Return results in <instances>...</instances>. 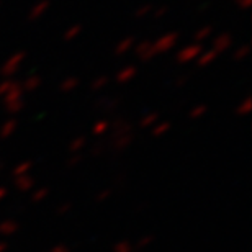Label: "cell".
I'll use <instances>...</instances> for the list:
<instances>
[{"instance_id":"cell-23","label":"cell","mask_w":252,"mask_h":252,"mask_svg":"<svg viewBox=\"0 0 252 252\" xmlns=\"http://www.w3.org/2000/svg\"><path fill=\"white\" fill-rule=\"evenodd\" d=\"M149 12H151V7H149V5H148V7H143V8H139L138 12H136L134 15H136V17H138V18H143L144 15H148Z\"/></svg>"},{"instance_id":"cell-27","label":"cell","mask_w":252,"mask_h":252,"mask_svg":"<svg viewBox=\"0 0 252 252\" xmlns=\"http://www.w3.org/2000/svg\"><path fill=\"white\" fill-rule=\"evenodd\" d=\"M129 251H131L129 244H126V243L118 244V246H117V252H129Z\"/></svg>"},{"instance_id":"cell-7","label":"cell","mask_w":252,"mask_h":252,"mask_svg":"<svg viewBox=\"0 0 252 252\" xmlns=\"http://www.w3.org/2000/svg\"><path fill=\"white\" fill-rule=\"evenodd\" d=\"M134 75H136V69L129 65V67H125L123 70H120V72H118V80H120V82H128V80L133 79Z\"/></svg>"},{"instance_id":"cell-3","label":"cell","mask_w":252,"mask_h":252,"mask_svg":"<svg viewBox=\"0 0 252 252\" xmlns=\"http://www.w3.org/2000/svg\"><path fill=\"white\" fill-rule=\"evenodd\" d=\"M175 41H177V34H167V36L160 38L159 41L154 44L156 53H165V51H169V49L175 44Z\"/></svg>"},{"instance_id":"cell-25","label":"cell","mask_w":252,"mask_h":252,"mask_svg":"<svg viewBox=\"0 0 252 252\" xmlns=\"http://www.w3.org/2000/svg\"><path fill=\"white\" fill-rule=\"evenodd\" d=\"M249 53V48L248 46H243L241 49H238V53H236V59H241V58H244L246 54Z\"/></svg>"},{"instance_id":"cell-21","label":"cell","mask_w":252,"mask_h":252,"mask_svg":"<svg viewBox=\"0 0 252 252\" xmlns=\"http://www.w3.org/2000/svg\"><path fill=\"white\" fill-rule=\"evenodd\" d=\"M84 143H85V139H84V138H79V139H75V141H74V144L70 146V153H75V151H77L79 148H82V146H84Z\"/></svg>"},{"instance_id":"cell-17","label":"cell","mask_w":252,"mask_h":252,"mask_svg":"<svg viewBox=\"0 0 252 252\" xmlns=\"http://www.w3.org/2000/svg\"><path fill=\"white\" fill-rule=\"evenodd\" d=\"M32 167V164L30 162H23V164H20L17 169H15V175H20V174H25V172H28V169Z\"/></svg>"},{"instance_id":"cell-26","label":"cell","mask_w":252,"mask_h":252,"mask_svg":"<svg viewBox=\"0 0 252 252\" xmlns=\"http://www.w3.org/2000/svg\"><path fill=\"white\" fill-rule=\"evenodd\" d=\"M46 193H48L46 190H39V191H36V193H34V196H33V201H39V200H43L44 196H46Z\"/></svg>"},{"instance_id":"cell-18","label":"cell","mask_w":252,"mask_h":252,"mask_svg":"<svg viewBox=\"0 0 252 252\" xmlns=\"http://www.w3.org/2000/svg\"><path fill=\"white\" fill-rule=\"evenodd\" d=\"M79 33H80V27H79V25H75L72 30H69V32L65 33V39H74Z\"/></svg>"},{"instance_id":"cell-1","label":"cell","mask_w":252,"mask_h":252,"mask_svg":"<svg viewBox=\"0 0 252 252\" xmlns=\"http://www.w3.org/2000/svg\"><path fill=\"white\" fill-rule=\"evenodd\" d=\"M23 58H25V53L13 54V56L8 59V63L3 65L2 74H3V75H7V77H10V75H12V74L15 72V70H17V69L20 67V64H22Z\"/></svg>"},{"instance_id":"cell-29","label":"cell","mask_w":252,"mask_h":252,"mask_svg":"<svg viewBox=\"0 0 252 252\" xmlns=\"http://www.w3.org/2000/svg\"><path fill=\"white\" fill-rule=\"evenodd\" d=\"M248 112H249V100H246V102H244V107H243V110H239L238 113H243V115H246V113H248Z\"/></svg>"},{"instance_id":"cell-20","label":"cell","mask_w":252,"mask_h":252,"mask_svg":"<svg viewBox=\"0 0 252 252\" xmlns=\"http://www.w3.org/2000/svg\"><path fill=\"white\" fill-rule=\"evenodd\" d=\"M156 120H158V115H149V117H144V118H143V122H141V125H143L144 128H146V126H151V125H153V123L156 122Z\"/></svg>"},{"instance_id":"cell-24","label":"cell","mask_w":252,"mask_h":252,"mask_svg":"<svg viewBox=\"0 0 252 252\" xmlns=\"http://www.w3.org/2000/svg\"><path fill=\"white\" fill-rule=\"evenodd\" d=\"M105 84H107V77H100L98 80H95V82L92 84V87L94 89H102Z\"/></svg>"},{"instance_id":"cell-9","label":"cell","mask_w":252,"mask_h":252,"mask_svg":"<svg viewBox=\"0 0 252 252\" xmlns=\"http://www.w3.org/2000/svg\"><path fill=\"white\" fill-rule=\"evenodd\" d=\"M18 226L13 223V221H5V223L0 224V234H12L17 231Z\"/></svg>"},{"instance_id":"cell-8","label":"cell","mask_w":252,"mask_h":252,"mask_svg":"<svg viewBox=\"0 0 252 252\" xmlns=\"http://www.w3.org/2000/svg\"><path fill=\"white\" fill-rule=\"evenodd\" d=\"M39 84H41V79L36 77V75H33V77L27 79V82H25V90L33 92V90H36L39 87Z\"/></svg>"},{"instance_id":"cell-5","label":"cell","mask_w":252,"mask_h":252,"mask_svg":"<svg viewBox=\"0 0 252 252\" xmlns=\"http://www.w3.org/2000/svg\"><path fill=\"white\" fill-rule=\"evenodd\" d=\"M48 7H49V2H48V0H43V2H39L38 5H34L33 10L30 12V20H38L44 12H46Z\"/></svg>"},{"instance_id":"cell-31","label":"cell","mask_w":252,"mask_h":252,"mask_svg":"<svg viewBox=\"0 0 252 252\" xmlns=\"http://www.w3.org/2000/svg\"><path fill=\"white\" fill-rule=\"evenodd\" d=\"M5 196V189H0V200H2Z\"/></svg>"},{"instance_id":"cell-14","label":"cell","mask_w":252,"mask_h":252,"mask_svg":"<svg viewBox=\"0 0 252 252\" xmlns=\"http://www.w3.org/2000/svg\"><path fill=\"white\" fill-rule=\"evenodd\" d=\"M211 34V28L210 27H205L203 30H200L198 33L195 34V39L196 41H203V39H206Z\"/></svg>"},{"instance_id":"cell-6","label":"cell","mask_w":252,"mask_h":252,"mask_svg":"<svg viewBox=\"0 0 252 252\" xmlns=\"http://www.w3.org/2000/svg\"><path fill=\"white\" fill-rule=\"evenodd\" d=\"M231 44V38H229V34H221V36L216 39L215 44H213V51L218 54L221 53L223 49H226Z\"/></svg>"},{"instance_id":"cell-19","label":"cell","mask_w":252,"mask_h":252,"mask_svg":"<svg viewBox=\"0 0 252 252\" xmlns=\"http://www.w3.org/2000/svg\"><path fill=\"white\" fill-rule=\"evenodd\" d=\"M107 128H108V123H107V122H100V123H97V125L94 126V133L102 134Z\"/></svg>"},{"instance_id":"cell-2","label":"cell","mask_w":252,"mask_h":252,"mask_svg":"<svg viewBox=\"0 0 252 252\" xmlns=\"http://www.w3.org/2000/svg\"><path fill=\"white\" fill-rule=\"evenodd\" d=\"M136 53H138V56L143 59V61H151L156 54V49H154V44H151L149 41H143L136 49Z\"/></svg>"},{"instance_id":"cell-15","label":"cell","mask_w":252,"mask_h":252,"mask_svg":"<svg viewBox=\"0 0 252 252\" xmlns=\"http://www.w3.org/2000/svg\"><path fill=\"white\" fill-rule=\"evenodd\" d=\"M33 185V180L32 179H22V180H18L17 182V187L22 190V191H27L30 190V187Z\"/></svg>"},{"instance_id":"cell-10","label":"cell","mask_w":252,"mask_h":252,"mask_svg":"<svg viewBox=\"0 0 252 252\" xmlns=\"http://www.w3.org/2000/svg\"><path fill=\"white\" fill-rule=\"evenodd\" d=\"M215 59H216V53L215 51H208L198 59V65H208L211 61H215Z\"/></svg>"},{"instance_id":"cell-11","label":"cell","mask_w":252,"mask_h":252,"mask_svg":"<svg viewBox=\"0 0 252 252\" xmlns=\"http://www.w3.org/2000/svg\"><path fill=\"white\" fill-rule=\"evenodd\" d=\"M131 46H133V38H126L125 41H122V43L118 44L117 53H118V54H125Z\"/></svg>"},{"instance_id":"cell-12","label":"cell","mask_w":252,"mask_h":252,"mask_svg":"<svg viewBox=\"0 0 252 252\" xmlns=\"http://www.w3.org/2000/svg\"><path fill=\"white\" fill-rule=\"evenodd\" d=\"M15 126H17V123L13 122V120H10V122L2 126V131H0V134H2V138H7V136H10L13 133V129H15Z\"/></svg>"},{"instance_id":"cell-16","label":"cell","mask_w":252,"mask_h":252,"mask_svg":"<svg viewBox=\"0 0 252 252\" xmlns=\"http://www.w3.org/2000/svg\"><path fill=\"white\" fill-rule=\"evenodd\" d=\"M170 128V123H162V125H159L158 128H156L154 131H153V134L154 136H160V134H164V133H167V129Z\"/></svg>"},{"instance_id":"cell-13","label":"cell","mask_w":252,"mask_h":252,"mask_svg":"<svg viewBox=\"0 0 252 252\" xmlns=\"http://www.w3.org/2000/svg\"><path fill=\"white\" fill-rule=\"evenodd\" d=\"M77 84H79L77 79H75V77H69L63 84V90H64V92H70V90H74L75 87H77Z\"/></svg>"},{"instance_id":"cell-30","label":"cell","mask_w":252,"mask_h":252,"mask_svg":"<svg viewBox=\"0 0 252 252\" xmlns=\"http://www.w3.org/2000/svg\"><path fill=\"white\" fill-rule=\"evenodd\" d=\"M53 252H67V249H65V248H63V246H61V248H58V249H54Z\"/></svg>"},{"instance_id":"cell-28","label":"cell","mask_w":252,"mask_h":252,"mask_svg":"<svg viewBox=\"0 0 252 252\" xmlns=\"http://www.w3.org/2000/svg\"><path fill=\"white\" fill-rule=\"evenodd\" d=\"M238 5H239L241 8H249L251 0H238Z\"/></svg>"},{"instance_id":"cell-4","label":"cell","mask_w":252,"mask_h":252,"mask_svg":"<svg viewBox=\"0 0 252 252\" xmlns=\"http://www.w3.org/2000/svg\"><path fill=\"white\" fill-rule=\"evenodd\" d=\"M201 53V48L200 46H190V48H185L182 51H179L177 54V61L180 63H189L191 59H195L198 54Z\"/></svg>"},{"instance_id":"cell-22","label":"cell","mask_w":252,"mask_h":252,"mask_svg":"<svg viewBox=\"0 0 252 252\" xmlns=\"http://www.w3.org/2000/svg\"><path fill=\"white\" fill-rule=\"evenodd\" d=\"M205 112H206V107H196L193 112H191V118H200Z\"/></svg>"}]
</instances>
